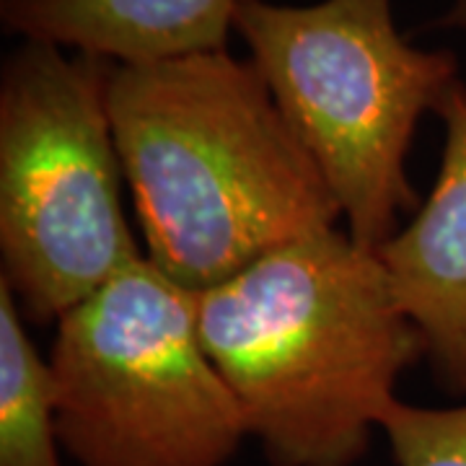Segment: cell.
<instances>
[{
  "label": "cell",
  "mask_w": 466,
  "mask_h": 466,
  "mask_svg": "<svg viewBox=\"0 0 466 466\" xmlns=\"http://www.w3.org/2000/svg\"><path fill=\"white\" fill-rule=\"evenodd\" d=\"M106 109L146 257L192 293L339 218L251 60L115 66Z\"/></svg>",
  "instance_id": "obj_1"
},
{
  "label": "cell",
  "mask_w": 466,
  "mask_h": 466,
  "mask_svg": "<svg viewBox=\"0 0 466 466\" xmlns=\"http://www.w3.org/2000/svg\"><path fill=\"white\" fill-rule=\"evenodd\" d=\"M198 332L272 466H355L425 358L376 249L324 228L195 293Z\"/></svg>",
  "instance_id": "obj_2"
},
{
  "label": "cell",
  "mask_w": 466,
  "mask_h": 466,
  "mask_svg": "<svg viewBox=\"0 0 466 466\" xmlns=\"http://www.w3.org/2000/svg\"><path fill=\"white\" fill-rule=\"evenodd\" d=\"M233 29L324 177L345 231L379 249L400 231V213L417 208L407 153L420 116L459 81L456 55L410 45L391 0H238Z\"/></svg>",
  "instance_id": "obj_3"
},
{
  "label": "cell",
  "mask_w": 466,
  "mask_h": 466,
  "mask_svg": "<svg viewBox=\"0 0 466 466\" xmlns=\"http://www.w3.org/2000/svg\"><path fill=\"white\" fill-rule=\"evenodd\" d=\"M115 63L24 42L0 78V280L57 321L143 254L122 208L106 109Z\"/></svg>",
  "instance_id": "obj_4"
},
{
  "label": "cell",
  "mask_w": 466,
  "mask_h": 466,
  "mask_svg": "<svg viewBox=\"0 0 466 466\" xmlns=\"http://www.w3.org/2000/svg\"><path fill=\"white\" fill-rule=\"evenodd\" d=\"M55 324L57 433L81 466H223L249 435L195 293L146 254Z\"/></svg>",
  "instance_id": "obj_5"
},
{
  "label": "cell",
  "mask_w": 466,
  "mask_h": 466,
  "mask_svg": "<svg viewBox=\"0 0 466 466\" xmlns=\"http://www.w3.org/2000/svg\"><path fill=\"white\" fill-rule=\"evenodd\" d=\"M443 122L441 168L415 218L376 249L404 317L422 339L435 379L466 394V84L435 106Z\"/></svg>",
  "instance_id": "obj_6"
},
{
  "label": "cell",
  "mask_w": 466,
  "mask_h": 466,
  "mask_svg": "<svg viewBox=\"0 0 466 466\" xmlns=\"http://www.w3.org/2000/svg\"><path fill=\"white\" fill-rule=\"evenodd\" d=\"M238 0H0L3 29L115 66L226 50Z\"/></svg>",
  "instance_id": "obj_7"
},
{
  "label": "cell",
  "mask_w": 466,
  "mask_h": 466,
  "mask_svg": "<svg viewBox=\"0 0 466 466\" xmlns=\"http://www.w3.org/2000/svg\"><path fill=\"white\" fill-rule=\"evenodd\" d=\"M50 360L24 329L16 296L0 280V466H60Z\"/></svg>",
  "instance_id": "obj_8"
},
{
  "label": "cell",
  "mask_w": 466,
  "mask_h": 466,
  "mask_svg": "<svg viewBox=\"0 0 466 466\" xmlns=\"http://www.w3.org/2000/svg\"><path fill=\"white\" fill-rule=\"evenodd\" d=\"M379 431L400 466H466V404L433 410L394 400Z\"/></svg>",
  "instance_id": "obj_9"
},
{
  "label": "cell",
  "mask_w": 466,
  "mask_h": 466,
  "mask_svg": "<svg viewBox=\"0 0 466 466\" xmlns=\"http://www.w3.org/2000/svg\"><path fill=\"white\" fill-rule=\"evenodd\" d=\"M441 29H466V0H451V8L435 21Z\"/></svg>",
  "instance_id": "obj_10"
}]
</instances>
